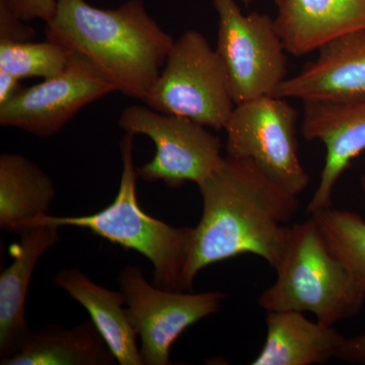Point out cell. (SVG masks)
Instances as JSON below:
<instances>
[{
  "label": "cell",
  "instance_id": "6da1fadb",
  "mask_svg": "<svg viewBox=\"0 0 365 365\" xmlns=\"http://www.w3.org/2000/svg\"><path fill=\"white\" fill-rule=\"evenodd\" d=\"M200 222L193 227L184 284L213 264L251 254L275 270L287 249L289 225L299 209V196L276 184L251 160L223 158L198 185Z\"/></svg>",
  "mask_w": 365,
  "mask_h": 365
},
{
  "label": "cell",
  "instance_id": "7a4b0ae2",
  "mask_svg": "<svg viewBox=\"0 0 365 365\" xmlns=\"http://www.w3.org/2000/svg\"><path fill=\"white\" fill-rule=\"evenodd\" d=\"M46 39L90 60L116 91L144 102L174 39L146 11L143 0L98 9L86 0H56Z\"/></svg>",
  "mask_w": 365,
  "mask_h": 365
},
{
  "label": "cell",
  "instance_id": "3957f363",
  "mask_svg": "<svg viewBox=\"0 0 365 365\" xmlns=\"http://www.w3.org/2000/svg\"><path fill=\"white\" fill-rule=\"evenodd\" d=\"M120 148L121 179L117 195L110 205L90 215H45L32 220L24 230L44 223L86 228L113 244L145 257L153 265L155 287L187 292L184 270L193 227H174L144 212L137 200L138 175L134 163V135L125 133Z\"/></svg>",
  "mask_w": 365,
  "mask_h": 365
},
{
  "label": "cell",
  "instance_id": "277c9868",
  "mask_svg": "<svg viewBox=\"0 0 365 365\" xmlns=\"http://www.w3.org/2000/svg\"><path fill=\"white\" fill-rule=\"evenodd\" d=\"M275 271V282L258 300L266 312L311 313L319 323L334 326L359 314L364 307L365 292L330 251L312 216L292 225Z\"/></svg>",
  "mask_w": 365,
  "mask_h": 365
},
{
  "label": "cell",
  "instance_id": "5b68a950",
  "mask_svg": "<svg viewBox=\"0 0 365 365\" xmlns=\"http://www.w3.org/2000/svg\"><path fill=\"white\" fill-rule=\"evenodd\" d=\"M143 103L216 130L225 129L235 108L220 55L195 30L175 41Z\"/></svg>",
  "mask_w": 365,
  "mask_h": 365
},
{
  "label": "cell",
  "instance_id": "8992f818",
  "mask_svg": "<svg viewBox=\"0 0 365 365\" xmlns=\"http://www.w3.org/2000/svg\"><path fill=\"white\" fill-rule=\"evenodd\" d=\"M297 120L288 98L269 96L235 105L225 129L228 157L251 160L276 184L300 195L311 179L300 162Z\"/></svg>",
  "mask_w": 365,
  "mask_h": 365
},
{
  "label": "cell",
  "instance_id": "52a82bcc",
  "mask_svg": "<svg viewBox=\"0 0 365 365\" xmlns=\"http://www.w3.org/2000/svg\"><path fill=\"white\" fill-rule=\"evenodd\" d=\"M218 16L216 51L227 71L235 105L275 96L287 78V51L274 20L244 14L235 0H213Z\"/></svg>",
  "mask_w": 365,
  "mask_h": 365
},
{
  "label": "cell",
  "instance_id": "ba28073f",
  "mask_svg": "<svg viewBox=\"0 0 365 365\" xmlns=\"http://www.w3.org/2000/svg\"><path fill=\"white\" fill-rule=\"evenodd\" d=\"M118 124L125 133L145 135L155 143V157L137 168L144 181H163L172 188L187 182L198 186L222 162L220 137L188 118L131 105L122 111Z\"/></svg>",
  "mask_w": 365,
  "mask_h": 365
},
{
  "label": "cell",
  "instance_id": "9c48e42d",
  "mask_svg": "<svg viewBox=\"0 0 365 365\" xmlns=\"http://www.w3.org/2000/svg\"><path fill=\"white\" fill-rule=\"evenodd\" d=\"M126 313L140 338L144 365L173 364L170 347L187 329L217 314L227 294H192L150 284L138 266L126 265L119 274Z\"/></svg>",
  "mask_w": 365,
  "mask_h": 365
},
{
  "label": "cell",
  "instance_id": "30bf717a",
  "mask_svg": "<svg viewBox=\"0 0 365 365\" xmlns=\"http://www.w3.org/2000/svg\"><path fill=\"white\" fill-rule=\"evenodd\" d=\"M116 91L97 67L78 53H71L61 73L23 88L0 105V125L35 136L58 133L86 106Z\"/></svg>",
  "mask_w": 365,
  "mask_h": 365
},
{
  "label": "cell",
  "instance_id": "8fae6325",
  "mask_svg": "<svg viewBox=\"0 0 365 365\" xmlns=\"http://www.w3.org/2000/svg\"><path fill=\"white\" fill-rule=\"evenodd\" d=\"M302 136L325 145L326 160L307 212L333 206V192L352 160L365 150V101L304 102Z\"/></svg>",
  "mask_w": 365,
  "mask_h": 365
},
{
  "label": "cell",
  "instance_id": "7c38bea8",
  "mask_svg": "<svg viewBox=\"0 0 365 365\" xmlns=\"http://www.w3.org/2000/svg\"><path fill=\"white\" fill-rule=\"evenodd\" d=\"M314 61L281 83L276 97L302 102L365 101V29L331 41Z\"/></svg>",
  "mask_w": 365,
  "mask_h": 365
},
{
  "label": "cell",
  "instance_id": "4fadbf2b",
  "mask_svg": "<svg viewBox=\"0 0 365 365\" xmlns=\"http://www.w3.org/2000/svg\"><path fill=\"white\" fill-rule=\"evenodd\" d=\"M274 25L288 54L304 56L365 29V0H274Z\"/></svg>",
  "mask_w": 365,
  "mask_h": 365
},
{
  "label": "cell",
  "instance_id": "5bb4252c",
  "mask_svg": "<svg viewBox=\"0 0 365 365\" xmlns=\"http://www.w3.org/2000/svg\"><path fill=\"white\" fill-rule=\"evenodd\" d=\"M58 225H38L21 232L13 262L0 274V360L14 356L31 333L26 299L38 262L59 242Z\"/></svg>",
  "mask_w": 365,
  "mask_h": 365
},
{
  "label": "cell",
  "instance_id": "9a60e30c",
  "mask_svg": "<svg viewBox=\"0 0 365 365\" xmlns=\"http://www.w3.org/2000/svg\"><path fill=\"white\" fill-rule=\"evenodd\" d=\"M266 339L252 365H319L339 357L346 338L333 326L309 321L304 313L271 311Z\"/></svg>",
  "mask_w": 365,
  "mask_h": 365
},
{
  "label": "cell",
  "instance_id": "2e32d148",
  "mask_svg": "<svg viewBox=\"0 0 365 365\" xmlns=\"http://www.w3.org/2000/svg\"><path fill=\"white\" fill-rule=\"evenodd\" d=\"M53 281L88 311L118 364L144 365L122 292L98 285L78 268L61 269Z\"/></svg>",
  "mask_w": 365,
  "mask_h": 365
},
{
  "label": "cell",
  "instance_id": "e0dca14e",
  "mask_svg": "<svg viewBox=\"0 0 365 365\" xmlns=\"http://www.w3.org/2000/svg\"><path fill=\"white\" fill-rule=\"evenodd\" d=\"M1 365H115L109 346L93 321L74 328L50 325L31 331L20 350Z\"/></svg>",
  "mask_w": 365,
  "mask_h": 365
},
{
  "label": "cell",
  "instance_id": "ac0fdd59",
  "mask_svg": "<svg viewBox=\"0 0 365 365\" xmlns=\"http://www.w3.org/2000/svg\"><path fill=\"white\" fill-rule=\"evenodd\" d=\"M56 188L37 163L16 153L0 155V227L20 235L32 220L49 215Z\"/></svg>",
  "mask_w": 365,
  "mask_h": 365
},
{
  "label": "cell",
  "instance_id": "d6986e66",
  "mask_svg": "<svg viewBox=\"0 0 365 365\" xmlns=\"http://www.w3.org/2000/svg\"><path fill=\"white\" fill-rule=\"evenodd\" d=\"M329 249L365 292V220L359 213L332 207L311 215Z\"/></svg>",
  "mask_w": 365,
  "mask_h": 365
},
{
  "label": "cell",
  "instance_id": "ffe728a7",
  "mask_svg": "<svg viewBox=\"0 0 365 365\" xmlns=\"http://www.w3.org/2000/svg\"><path fill=\"white\" fill-rule=\"evenodd\" d=\"M71 53L46 39L21 43L0 42V71L20 79L50 78L66 69Z\"/></svg>",
  "mask_w": 365,
  "mask_h": 365
},
{
  "label": "cell",
  "instance_id": "44dd1931",
  "mask_svg": "<svg viewBox=\"0 0 365 365\" xmlns=\"http://www.w3.org/2000/svg\"><path fill=\"white\" fill-rule=\"evenodd\" d=\"M26 23L14 13L7 0H0V42L21 43L35 39V30Z\"/></svg>",
  "mask_w": 365,
  "mask_h": 365
},
{
  "label": "cell",
  "instance_id": "7402d4cb",
  "mask_svg": "<svg viewBox=\"0 0 365 365\" xmlns=\"http://www.w3.org/2000/svg\"><path fill=\"white\" fill-rule=\"evenodd\" d=\"M14 14L25 21H51L56 11V0H7Z\"/></svg>",
  "mask_w": 365,
  "mask_h": 365
},
{
  "label": "cell",
  "instance_id": "603a6c76",
  "mask_svg": "<svg viewBox=\"0 0 365 365\" xmlns=\"http://www.w3.org/2000/svg\"><path fill=\"white\" fill-rule=\"evenodd\" d=\"M338 359L349 364L365 365V333L346 338Z\"/></svg>",
  "mask_w": 365,
  "mask_h": 365
},
{
  "label": "cell",
  "instance_id": "cb8c5ba5",
  "mask_svg": "<svg viewBox=\"0 0 365 365\" xmlns=\"http://www.w3.org/2000/svg\"><path fill=\"white\" fill-rule=\"evenodd\" d=\"M21 81L13 74L0 71V105L6 104L23 90Z\"/></svg>",
  "mask_w": 365,
  "mask_h": 365
},
{
  "label": "cell",
  "instance_id": "d4e9b609",
  "mask_svg": "<svg viewBox=\"0 0 365 365\" xmlns=\"http://www.w3.org/2000/svg\"><path fill=\"white\" fill-rule=\"evenodd\" d=\"M361 188H362V192H364V194L365 196V175H364V176H362V178H361Z\"/></svg>",
  "mask_w": 365,
  "mask_h": 365
},
{
  "label": "cell",
  "instance_id": "484cf974",
  "mask_svg": "<svg viewBox=\"0 0 365 365\" xmlns=\"http://www.w3.org/2000/svg\"><path fill=\"white\" fill-rule=\"evenodd\" d=\"M242 2H244L246 6H249V4H251L252 2H254V0H242Z\"/></svg>",
  "mask_w": 365,
  "mask_h": 365
}]
</instances>
